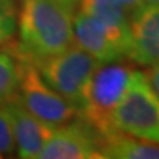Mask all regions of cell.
I'll return each mask as SVG.
<instances>
[{
    "label": "cell",
    "mask_w": 159,
    "mask_h": 159,
    "mask_svg": "<svg viewBox=\"0 0 159 159\" xmlns=\"http://www.w3.org/2000/svg\"><path fill=\"white\" fill-rule=\"evenodd\" d=\"M74 12L53 0H21L18 7V39L12 37L3 50L33 65L75 44Z\"/></svg>",
    "instance_id": "6da1fadb"
},
{
    "label": "cell",
    "mask_w": 159,
    "mask_h": 159,
    "mask_svg": "<svg viewBox=\"0 0 159 159\" xmlns=\"http://www.w3.org/2000/svg\"><path fill=\"white\" fill-rule=\"evenodd\" d=\"M134 68L130 63L116 61L100 65L90 80L80 116L103 140L116 133L112 116L130 84Z\"/></svg>",
    "instance_id": "7a4b0ae2"
},
{
    "label": "cell",
    "mask_w": 159,
    "mask_h": 159,
    "mask_svg": "<svg viewBox=\"0 0 159 159\" xmlns=\"http://www.w3.org/2000/svg\"><path fill=\"white\" fill-rule=\"evenodd\" d=\"M112 124L116 133L159 144V97L149 84L146 72L134 69Z\"/></svg>",
    "instance_id": "3957f363"
},
{
    "label": "cell",
    "mask_w": 159,
    "mask_h": 159,
    "mask_svg": "<svg viewBox=\"0 0 159 159\" xmlns=\"http://www.w3.org/2000/svg\"><path fill=\"white\" fill-rule=\"evenodd\" d=\"M34 65L46 83L71 103L80 114L84 106L85 93L91 77L103 63L75 43L66 50Z\"/></svg>",
    "instance_id": "277c9868"
},
{
    "label": "cell",
    "mask_w": 159,
    "mask_h": 159,
    "mask_svg": "<svg viewBox=\"0 0 159 159\" xmlns=\"http://www.w3.org/2000/svg\"><path fill=\"white\" fill-rule=\"evenodd\" d=\"M12 97L30 114L52 127L68 124L80 115L71 103L46 83L37 66L27 61H18V84Z\"/></svg>",
    "instance_id": "5b68a950"
},
{
    "label": "cell",
    "mask_w": 159,
    "mask_h": 159,
    "mask_svg": "<svg viewBox=\"0 0 159 159\" xmlns=\"http://www.w3.org/2000/svg\"><path fill=\"white\" fill-rule=\"evenodd\" d=\"M103 139L81 116L56 127L39 159H103Z\"/></svg>",
    "instance_id": "8992f818"
},
{
    "label": "cell",
    "mask_w": 159,
    "mask_h": 159,
    "mask_svg": "<svg viewBox=\"0 0 159 159\" xmlns=\"http://www.w3.org/2000/svg\"><path fill=\"white\" fill-rule=\"evenodd\" d=\"M3 106L11 119L16 156L22 159H39L41 149L56 127L46 124L30 114L12 96L3 103Z\"/></svg>",
    "instance_id": "52a82bcc"
},
{
    "label": "cell",
    "mask_w": 159,
    "mask_h": 159,
    "mask_svg": "<svg viewBox=\"0 0 159 159\" xmlns=\"http://www.w3.org/2000/svg\"><path fill=\"white\" fill-rule=\"evenodd\" d=\"M128 61L150 66L159 62V5H142L130 16Z\"/></svg>",
    "instance_id": "ba28073f"
},
{
    "label": "cell",
    "mask_w": 159,
    "mask_h": 159,
    "mask_svg": "<svg viewBox=\"0 0 159 159\" xmlns=\"http://www.w3.org/2000/svg\"><path fill=\"white\" fill-rule=\"evenodd\" d=\"M75 43L100 63L124 61L125 53L100 24L84 12L77 11L72 19Z\"/></svg>",
    "instance_id": "9c48e42d"
},
{
    "label": "cell",
    "mask_w": 159,
    "mask_h": 159,
    "mask_svg": "<svg viewBox=\"0 0 159 159\" xmlns=\"http://www.w3.org/2000/svg\"><path fill=\"white\" fill-rule=\"evenodd\" d=\"M78 11L100 24L122 49L125 57L128 56L131 46L130 15L116 0H80Z\"/></svg>",
    "instance_id": "30bf717a"
},
{
    "label": "cell",
    "mask_w": 159,
    "mask_h": 159,
    "mask_svg": "<svg viewBox=\"0 0 159 159\" xmlns=\"http://www.w3.org/2000/svg\"><path fill=\"white\" fill-rule=\"evenodd\" d=\"M103 159H159V144L115 133L103 140Z\"/></svg>",
    "instance_id": "8fae6325"
},
{
    "label": "cell",
    "mask_w": 159,
    "mask_h": 159,
    "mask_svg": "<svg viewBox=\"0 0 159 159\" xmlns=\"http://www.w3.org/2000/svg\"><path fill=\"white\" fill-rule=\"evenodd\" d=\"M18 84V61L6 50L0 52V105L15 93Z\"/></svg>",
    "instance_id": "7c38bea8"
},
{
    "label": "cell",
    "mask_w": 159,
    "mask_h": 159,
    "mask_svg": "<svg viewBox=\"0 0 159 159\" xmlns=\"http://www.w3.org/2000/svg\"><path fill=\"white\" fill-rule=\"evenodd\" d=\"M16 0H0V46L13 37L16 31Z\"/></svg>",
    "instance_id": "4fadbf2b"
},
{
    "label": "cell",
    "mask_w": 159,
    "mask_h": 159,
    "mask_svg": "<svg viewBox=\"0 0 159 159\" xmlns=\"http://www.w3.org/2000/svg\"><path fill=\"white\" fill-rule=\"evenodd\" d=\"M15 153V139L9 115L3 103L0 105V159L9 158Z\"/></svg>",
    "instance_id": "5bb4252c"
},
{
    "label": "cell",
    "mask_w": 159,
    "mask_h": 159,
    "mask_svg": "<svg viewBox=\"0 0 159 159\" xmlns=\"http://www.w3.org/2000/svg\"><path fill=\"white\" fill-rule=\"evenodd\" d=\"M146 77L149 80V84L153 89V91L156 93V96L159 97V62L150 65L149 69L146 71Z\"/></svg>",
    "instance_id": "9a60e30c"
},
{
    "label": "cell",
    "mask_w": 159,
    "mask_h": 159,
    "mask_svg": "<svg viewBox=\"0 0 159 159\" xmlns=\"http://www.w3.org/2000/svg\"><path fill=\"white\" fill-rule=\"evenodd\" d=\"M116 2L127 11V13H128L130 16L143 5V0H116Z\"/></svg>",
    "instance_id": "2e32d148"
},
{
    "label": "cell",
    "mask_w": 159,
    "mask_h": 159,
    "mask_svg": "<svg viewBox=\"0 0 159 159\" xmlns=\"http://www.w3.org/2000/svg\"><path fill=\"white\" fill-rule=\"evenodd\" d=\"M53 2H56L59 5L65 6L66 9H69L71 12H77L78 11V5H80V0H53Z\"/></svg>",
    "instance_id": "e0dca14e"
},
{
    "label": "cell",
    "mask_w": 159,
    "mask_h": 159,
    "mask_svg": "<svg viewBox=\"0 0 159 159\" xmlns=\"http://www.w3.org/2000/svg\"><path fill=\"white\" fill-rule=\"evenodd\" d=\"M143 5H159V0H143Z\"/></svg>",
    "instance_id": "ac0fdd59"
}]
</instances>
